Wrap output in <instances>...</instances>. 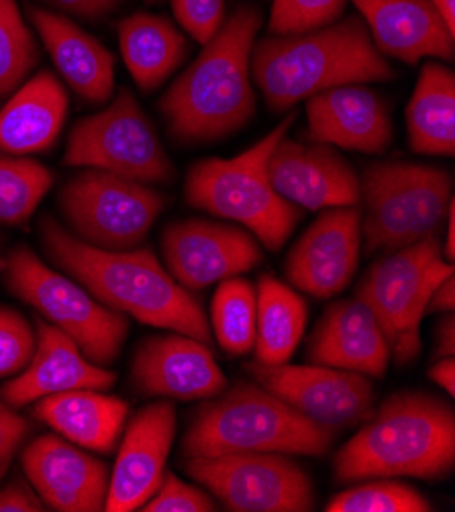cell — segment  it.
Instances as JSON below:
<instances>
[{"label": "cell", "instance_id": "1", "mask_svg": "<svg viewBox=\"0 0 455 512\" xmlns=\"http://www.w3.org/2000/svg\"><path fill=\"white\" fill-rule=\"evenodd\" d=\"M39 231L49 260L109 309L211 345L200 300L164 270L151 249H100L80 241L52 217L41 219Z\"/></svg>", "mask_w": 455, "mask_h": 512}, {"label": "cell", "instance_id": "2", "mask_svg": "<svg viewBox=\"0 0 455 512\" xmlns=\"http://www.w3.org/2000/svg\"><path fill=\"white\" fill-rule=\"evenodd\" d=\"M260 27L256 7H239L164 94L160 111L178 143L225 139L256 115L249 58Z\"/></svg>", "mask_w": 455, "mask_h": 512}, {"label": "cell", "instance_id": "3", "mask_svg": "<svg viewBox=\"0 0 455 512\" xmlns=\"http://www.w3.org/2000/svg\"><path fill=\"white\" fill-rule=\"evenodd\" d=\"M455 466L453 406L421 390L388 396L335 455L337 482L443 480Z\"/></svg>", "mask_w": 455, "mask_h": 512}, {"label": "cell", "instance_id": "4", "mask_svg": "<svg viewBox=\"0 0 455 512\" xmlns=\"http://www.w3.org/2000/svg\"><path fill=\"white\" fill-rule=\"evenodd\" d=\"M249 68L274 113L335 86L394 78L358 17L309 33L266 37L251 49Z\"/></svg>", "mask_w": 455, "mask_h": 512}, {"label": "cell", "instance_id": "5", "mask_svg": "<svg viewBox=\"0 0 455 512\" xmlns=\"http://www.w3.org/2000/svg\"><path fill=\"white\" fill-rule=\"evenodd\" d=\"M335 437L337 431L302 417L258 382H235L196 408L180 453L184 459L260 451L325 455Z\"/></svg>", "mask_w": 455, "mask_h": 512}, {"label": "cell", "instance_id": "6", "mask_svg": "<svg viewBox=\"0 0 455 512\" xmlns=\"http://www.w3.org/2000/svg\"><path fill=\"white\" fill-rule=\"evenodd\" d=\"M292 123L294 115L286 117L237 158L196 162L184 186L190 207L243 225L270 251L284 247L300 221V209L274 190L268 178V158Z\"/></svg>", "mask_w": 455, "mask_h": 512}, {"label": "cell", "instance_id": "7", "mask_svg": "<svg viewBox=\"0 0 455 512\" xmlns=\"http://www.w3.org/2000/svg\"><path fill=\"white\" fill-rule=\"evenodd\" d=\"M366 253L409 247L443 225L453 202L447 170L415 162H378L360 180Z\"/></svg>", "mask_w": 455, "mask_h": 512}, {"label": "cell", "instance_id": "8", "mask_svg": "<svg viewBox=\"0 0 455 512\" xmlns=\"http://www.w3.org/2000/svg\"><path fill=\"white\" fill-rule=\"evenodd\" d=\"M7 284L43 319L64 331L98 366H111L127 339L129 323L119 311L96 300L80 282L45 266L27 245L5 260Z\"/></svg>", "mask_w": 455, "mask_h": 512}, {"label": "cell", "instance_id": "9", "mask_svg": "<svg viewBox=\"0 0 455 512\" xmlns=\"http://www.w3.org/2000/svg\"><path fill=\"white\" fill-rule=\"evenodd\" d=\"M449 274H453V264L443 260L439 237L429 235L390 251L362 278L356 298L374 313L398 366L413 364L419 357L421 321L429 298Z\"/></svg>", "mask_w": 455, "mask_h": 512}, {"label": "cell", "instance_id": "10", "mask_svg": "<svg viewBox=\"0 0 455 512\" xmlns=\"http://www.w3.org/2000/svg\"><path fill=\"white\" fill-rule=\"evenodd\" d=\"M58 207L70 233L80 241L127 251L145 241L166 207V198L149 184L86 168L62 186Z\"/></svg>", "mask_w": 455, "mask_h": 512}, {"label": "cell", "instance_id": "11", "mask_svg": "<svg viewBox=\"0 0 455 512\" xmlns=\"http://www.w3.org/2000/svg\"><path fill=\"white\" fill-rule=\"evenodd\" d=\"M64 164L141 184H168L176 176L154 125L129 90H121L105 111L74 125Z\"/></svg>", "mask_w": 455, "mask_h": 512}, {"label": "cell", "instance_id": "12", "mask_svg": "<svg viewBox=\"0 0 455 512\" xmlns=\"http://www.w3.org/2000/svg\"><path fill=\"white\" fill-rule=\"evenodd\" d=\"M186 474L231 512H307L315 486L288 453H229L186 459Z\"/></svg>", "mask_w": 455, "mask_h": 512}, {"label": "cell", "instance_id": "13", "mask_svg": "<svg viewBox=\"0 0 455 512\" xmlns=\"http://www.w3.org/2000/svg\"><path fill=\"white\" fill-rule=\"evenodd\" d=\"M249 376L262 388L284 400L302 417L333 431L360 427L376 408L374 384L358 372L327 366H247Z\"/></svg>", "mask_w": 455, "mask_h": 512}, {"label": "cell", "instance_id": "14", "mask_svg": "<svg viewBox=\"0 0 455 512\" xmlns=\"http://www.w3.org/2000/svg\"><path fill=\"white\" fill-rule=\"evenodd\" d=\"M162 255L172 278L190 292L245 274L264 262L260 243L247 229L186 219L162 233Z\"/></svg>", "mask_w": 455, "mask_h": 512}, {"label": "cell", "instance_id": "15", "mask_svg": "<svg viewBox=\"0 0 455 512\" xmlns=\"http://www.w3.org/2000/svg\"><path fill=\"white\" fill-rule=\"evenodd\" d=\"M268 178L274 190L298 209L323 211L360 202L356 170L325 143L282 137L268 158Z\"/></svg>", "mask_w": 455, "mask_h": 512}, {"label": "cell", "instance_id": "16", "mask_svg": "<svg viewBox=\"0 0 455 512\" xmlns=\"http://www.w3.org/2000/svg\"><path fill=\"white\" fill-rule=\"evenodd\" d=\"M362 217L356 207L325 209L286 258V276L302 292L331 298L343 292L358 272Z\"/></svg>", "mask_w": 455, "mask_h": 512}, {"label": "cell", "instance_id": "17", "mask_svg": "<svg viewBox=\"0 0 455 512\" xmlns=\"http://www.w3.org/2000/svg\"><path fill=\"white\" fill-rule=\"evenodd\" d=\"M21 464L45 506L60 512L105 510L109 468L72 441L41 435L27 445Z\"/></svg>", "mask_w": 455, "mask_h": 512}, {"label": "cell", "instance_id": "18", "mask_svg": "<svg viewBox=\"0 0 455 512\" xmlns=\"http://www.w3.org/2000/svg\"><path fill=\"white\" fill-rule=\"evenodd\" d=\"M131 378L145 396L182 402L209 400L227 388V376L209 345L182 333L145 339L135 353Z\"/></svg>", "mask_w": 455, "mask_h": 512}, {"label": "cell", "instance_id": "19", "mask_svg": "<svg viewBox=\"0 0 455 512\" xmlns=\"http://www.w3.org/2000/svg\"><path fill=\"white\" fill-rule=\"evenodd\" d=\"M176 437V408L170 400L151 402L129 421L109 480L105 510L131 512L145 504L164 478Z\"/></svg>", "mask_w": 455, "mask_h": 512}, {"label": "cell", "instance_id": "20", "mask_svg": "<svg viewBox=\"0 0 455 512\" xmlns=\"http://www.w3.org/2000/svg\"><path fill=\"white\" fill-rule=\"evenodd\" d=\"M37 345L27 368L0 388V396L11 406H25L45 396L92 388L109 390L117 382V374L90 362L82 349L58 327L35 321Z\"/></svg>", "mask_w": 455, "mask_h": 512}, {"label": "cell", "instance_id": "21", "mask_svg": "<svg viewBox=\"0 0 455 512\" xmlns=\"http://www.w3.org/2000/svg\"><path fill=\"white\" fill-rule=\"evenodd\" d=\"M307 139L362 153H382L392 141V121L380 94L345 84L307 98Z\"/></svg>", "mask_w": 455, "mask_h": 512}, {"label": "cell", "instance_id": "22", "mask_svg": "<svg viewBox=\"0 0 455 512\" xmlns=\"http://www.w3.org/2000/svg\"><path fill=\"white\" fill-rule=\"evenodd\" d=\"M307 360L317 366L384 378L390 345L374 313L360 298L333 302L309 339Z\"/></svg>", "mask_w": 455, "mask_h": 512}, {"label": "cell", "instance_id": "23", "mask_svg": "<svg viewBox=\"0 0 455 512\" xmlns=\"http://www.w3.org/2000/svg\"><path fill=\"white\" fill-rule=\"evenodd\" d=\"M351 3L362 13L382 56L411 66L423 58L453 60V33L429 0H351Z\"/></svg>", "mask_w": 455, "mask_h": 512}, {"label": "cell", "instance_id": "24", "mask_svg": "<svg viewBox=\"0 0 455 512\" xmlns=\"http://www.w3.org/2000/svg\"><path fill=\"white\" fill-rule=\"evenodd\" d=\"M27 15L68 86L92 105L107 102L115 90L111 51L64 15L33 5Z\"/></svg>", "mask_w": 455, "mask_h": 512}, {"label": "cell", "instance_id": "25", "mask_svg": "<svg viewBox=\"0 0 455 512\" xmlns=\"http://www.w3.org/2000/svg\"><path fill=\"white\" fill-rule=\"evenodd\" d=\"M68 109L64 84L52 72L35 74L0 109V151L23 158L54 147Z\"/></svg>", "mask_w": 455, "mask_h": 512}, {"label": "cell", "instance_id": "26", "mask_svg": "<svg viewBox=\"0 0 455 512\" xmlns=\"http://www.w3.org/2000/svg\"><path fill=\"white\" fill-rule=\"evenodd\" d=\"M31 413L78 447L111 453L123 433L129 404L103 390L80 388L37 400Z\"/></svg>", "mask_w": 455, "mask_h": 512}, {"label": "cell", "instance_id": "27", "mask_svg": "<svg viewBox=\"0 0 455 512\" xmlns=\"http://www.w3.org/2000/svg\"><path fill=\"white\" fill-rule=\"evenodd\" d=\"M123 62L143 92L160 88L188 56V41L162 15L133 13L119 23Z\"/></svg>", "mask_w": 455, "mask_h": 512}, {"label": "cell", "instance_id": "28", "mask_svg": "<svg viewBox=\"0 0 455 512\" xmlns=\"http://www.w3.org/2000/svg\"><path fill=\"white\" fill-rule=\"evenodd\" d=\"M409 145L421 156L455 153V74L439 62H427L407 107Z\"/></svg>", "mask_w": 455, "mask_h": 512}, {"label": "cell", "instance_id": "29", "mask_svg": "<svg viewBox=\"0 0 455 512\" xmlns=\"http://www.w3.org/2000/svg\"><path fill=\"white\" fill-rule=\"evenodd\" d=\"M256 362L286 364L307 329V302L290 286L266 274L256 288Z\"/></svg>", "mask_w": 455, "mask_h": 512}, {"label": "cell", "instance_id": "30", "mask_svg": "<svg viewBox=\"0 0 455 512\" xmlns=\"http://www.w3.org/2000/svg\"><path fill=\"white\" fill-rule=\"evenodd\" d=\"M211 319L215 337L225 353H249L256 345V288L245 278L237 276L219 282L211 304Z\"/></svg>", "mask_w": 455, "mask_h": 512}, {"label": "cell", "instance_id": "31", "mask_svg": "<svg viewBox=\"0 0 455 512\" xmlns=\"http://www.w3.org/2000/svg\"><path fill=\"white\" fill-rule=\"evenodd\" d=\"M52 184L54 172L43 164L19 156H0V223H27Z\"/></svg>", "mask_w": 455, "mask_h": 512}, {"label": "cell", "instance_id": "32", "mask_svg": "<svg viewBox=\"0 0 455 512\" xmlns=\"http://www.w3.org/2000/svg\"><path fill=\"white\" fill-rule=\"evenodd\" d=\"M39 62V47L17 0H0V98L15 92Z\"/></svg>", "mask_w": 455, "mask_h": 512}, {"label": "cell", "instance_id": "33", "mask_svg": "<svg viewBox=\"0 0 455 512\" xmlns=\"http://www.w3.org/2000/svg\"><path fill=\"white\" fill-rule=\"evenodd\" d=\"M327 512H429L433 504L413 486L392 478L347 488L327 502Z\"/></svg>", "mask_w": 455, "mask_h": 512}, {"label": "cell", "instance_id": "34", "mask_svg": "<svg viewBox=\"0 0 455 512\" xmlns=\"http://www.w3.org/2000/svg\"><path fill=\"white\" fill-rule=\"evenodd\" d=\"M345 0H274L270 35H298L331 25L341 17Z\"/></svg>", "mask_w": 455, "mask_h": 512}, {"label": "cell", "instance_id": "35", "mask_svg": "<svg viewBox=\"0 0 455 512\" xmlns=\"http://www.w3.org/2000/svg\"><path fill=\"white\" fill-rule=\"evenodd\" d=\"M35 345L37 337L29 321L11 306H0V378L23 372Z\"/></svg>", "mask_w": 455, "mask_h": 512}, {"label": "cell", "instance_id": "36", "mask_svg": "<svg viewBox=\"0 0 455 512\" xmlns=\"http://www.w3.org/2000/svg\"><path fill=\"white\" fill-rule=\"evenodd\" d=\"M145 512H213L215 500L198 486L182 482L174 472H164L158 490L141 506Z\"/></svg>", "mask_w": 455, "mask_h": 512}, {"label": "cell", "instance_id": "37", "mask_svg": "<svg viewBox=\"0 0 455 512\" xmlns=\"http://www.w3.org/2000/svg\"><path fill=\"white\" fill-rule=\"evenodd\" d=\"M178 23L198 41L209 43L225 21V0H172Z\"/></svg>", "mask_w": 455, "mask_h": 512}, {"label": "cell", "instance_id": "38", "mask_svg": "<svg viewBox=\"0 0 455 512\" xmlns=\"http://www.w3.org/2000/svg\"><path fill=\"white\" fill-rule=\"evenodd\" d=\"M29 433L27 421L15 411V406L0 400V480H3Z\"/></svg>", "mask_w": 455, "mask_h": 512}, {"label": "cell", "instance_id": "39", "mask_svg": "<svg viewBox=\"0 0 455 512\" xmlns=\"http://www.w3.org/2000/svg\"><path fill=\"white\" fill-rule=\"evenodd\" d=\"M45 504L31 484L21 478L11 480L0 490V512H43Z\"/></svg>", "mask_w": 455, "mask_h": 512}, {"label": "cell", "instance_id": "40", "mask_svg": "<svg viewBox=\"0 0 455 512\" xmlns=\"http://www.w3.org/2000/svg\"><path fill=\"white\" fill-rule=\"evenodd\" d=\"M47 3L64 13L96 21L117 11L123 0H47Z\"/></svg>", "mask_w": 455, "mask_h": 512}, {"label": "cell", "instance_id": "41", "mask_svg": "<svg viewBox=\"0 0 455 512\" xmlns=\"http://www.w3.org/2000/svg\"><path fill=\"white\" fill-rule=\"evenodd\" d=\"M453 306H455V280H453V274H449L435 286L427 304V313L447 315V313H453Z\"/></svg>", "mask_w": 455, "mask_h": 512}, {"label": "cell", "instance_id": "42", "mask_svg": "<svg viewBox=\"0 0 455 512\" xmlns=\"http://www.w3.org/2000/svg\"><path fill=\"white\" fill-rule=\"evenodd\" d=\"M429 378L445 390L447 396L455 394V360L453 357H437V362L429 370Z\"/></svg>", "mask_w": 455, "mask_h": 512}, {"label": "cell", "instance_id": "43", "mask_svg": "<svg viewBox=\"0 0 455 512\" xmlns=\"http://www.w3.org/2000/svg\"><path fill=\"white\" fill-rule=\"evenodd\" d=\"M455 353V317L447 313V317L437 325L435 331V355L437 357H453Z\"/></svg>", "mask_w": 455, "mask_h": 512}, {"label": "cell", "instance_id": "44", "mask_svg": "<svg viewBox=\"0 0 455 512\" xmlns=\"http://www.w3.org/2000/svg\"><path fill=\"white\" fill-rule=\"evenodd\" d=\"M445 221H447V231H445V243L441 245V249H443L445 260L453 264V258H455V200L451 202Z\"/></svg>", "mask_w": 455, "mask_h": 512}, {"label": "cell", "instance_id": "45", "mask_svg": "<svg viewBox=\"0 0 455 512\" xmlns=\"http://www.w3.org/2000/svg\"><path fill=\"white\" fill-rule=\"evenodd\" d=\"M429 3L439 11L447 29L455 35V0H429Z\"/></svg>", "mask_w": 455, "mask_h": 512}, {"label": "cell", "instance_id": "46", "mask_svg": "<svg viewBox=\"0 0 455 512\" xmlns=\"http://www.w3.org/2000/svg\"><path fill=\"white\" fill-rule=\"evenodd\" d=\"M147 3H149V5H158V3H160V0H147Z\"/></svg>", "mask_w": 455, "mask_h": 512}]
</instances>
